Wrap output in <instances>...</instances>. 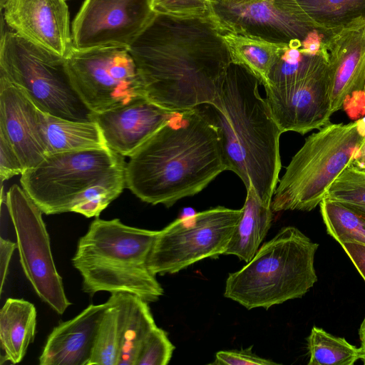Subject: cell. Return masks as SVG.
I'll list each match as a JSON object with an SVG mask.
<instances>
[{"label": "cell", "instance_id": "obj_1", "mask_svg": "<svg viewBox=\"0 0 365 365\" xmlns=\"http://www.w3.org/2000/svg\"><path fill=\"white\" fill-rule=\"evenodd\" d=\"M146 98L169 112L218 108L232 61L211 16L155 11L128 48Z\"/></svg>", "mask_w": 365, "mask_h": 365}, {"label": "cell", "instance_id": "obj_2", "mask_svg": "<svg viewBox=\"0 0 365 365\" xmlns=\"http://www.w3.org/2000/svg\"><path fill=\"white\" fill-rule=\"evenodd\" d=\"M129 158L126 187L140 200L166 207L227 170L218 127L198 107L173 112Z\"/></svg>", "mask_w": 365, "mask_h": 365}, {"label": "cell", "instance_id": "obj_3", "mask_svg": "<svg viewBox=\"0 0 365 365\" xmlns=\"http://www.w3.org/2000/svg\"><path fill=\"white\" fill-rule=\"evenodd\" d=\"M259 80L245 67L231 63L220 104L213 110L227 170L246 189L251 185L261 200L272 204L282 168L279 138L283 133L266 99Z\"/></svg>", "mask_w": 365, "mask_h": 365}, {"label": "cell", "instance_id": "obj_4", "mask_svg": "<svg viewBox=\"0 0 365 365\" xmlns=\"http://www.w3.org/2000/svg\"><path fill=\"white\" fill-rule=\"evenodd\" d=\"M124 158L108 147L47 155L21 176L22 188L46 215L98 217L125 185Z\"/></svg>", "mask_w": 365, "mask_h": 365}, {"label": "cell", "instance_id": "obj_5", "mask_svg": "<svg viewBox=\"0 0 365 365\" xmlns=\"http://www.w3.org/2000/svg\"><path fill=\"white\" fill-rule=\"evenodd\" d=\"M158 234L126 225L118 218L96 217L79 239L72 258L83 292H125L148 303L158 301L163 289L148 268Z\"/></svg>", "mask_w": 365, "mask_h": 365}, {"label": "cell", "instance_id": "obj_6", "mask_svg": "<svg viewBox=\"0 0 365 365\" xmlns=\"http://www.w3.org/2000/svg\"><path fill=\"white\" fill-rule=\"evenodd\" d=\"M318 247L297 227H282L246 265L228 275L224 296L247 309H268L303 297L317 281Z\"/></svg>", "mask_w": 365, "mask_h": 365}, {"label": "cell", "instance_id": "obj_7", "mask_svg": "<svg viewBox=\"0 0 365 365\" xmlns=\"http://www.w3.org/2000/svg\"><path fill=\"white\" fill-rule=\"evenodd\" d=\"M365 138V119L329 123L309 135L292 157L275 189L273 212L311 211L325 198Z\"/></svg>", "mask_w": 365, "mask_h": 365}, {"label": "cell", "instance_id": "obj_8", "mask_svg": "<svg viewBox=\"0 0 365 365\" xmlns=\"http://www.w3.org/2000/svg\"><path fill=\"white\" fill-rule=\"evenodd\" d=\"M0 76L45 113L75 121L93 120V113L73 86L66 58L13 31L1 33Z\"/></svg>", "mask_w": 365, "mask_h": 365}, {"label": "cell", "instance_id": "obj_9", "mask_svg": "<svg viewBox=\"0 0 365 365\" xmlns=\"http://www.w3.org/2000/svg\"><path fill=\"white\" fill-rule=\"evenodd\" d=\"M242 210L217 206L178 218L158 231L148 259L156 275L175 274L205 258L224 255Z\"/></svg>", "mask_w": 365, "mask_h": 365}, {"label": "cell", "instance_id": "obj_10", "mask_svg": "<svg viewBox=\"0 0 365 365\" xmlns=\"http://www.w3.org/2000/svg\"><path fill=\"white\" fill-rule=\"evenodd\" d=\"M66 59L73 86L93 113L146 98L135 61L125 48L73 46Z\"/></svg>", "mask_w": 365, "mask_h": 365}, {"label": "cell", "instance_id": "obj_11", "mask_svg": "<svg viewBox=\"0 0 365 365\" xmlns=\"http://www.w3.org/2000/svg\"><path fill=\"white\" fill-rule=\"evenodd\" d=\"M5 204L14 227L25 276L40 299L57 314H63L71 302L54 263L43 212L17 185L6 192Z\"/></svg>", "mask_w": 365, "mask_h": 365}, {"label": "cell", "instance_id": "obj_12", "mask_svg": "<svg viewBox=\"0 0 365 365\" xmlns=\"http://www.w3.org/2000/svg\"><path fill=\"white\" fill-rule=\"evenodd\" d=\"M154 14L153 0H84L71 24L73 46L128 50Z\"/></svg>", "mask_w": 365, "mask_h": 365}, {"label": "cell", "instance_id": "obj_13", "mask_svg": "<svg viewBox=\"0 0 365 365\" xmlns=\"http://www.w3.org/2000/svg\"><path fill=\"white\" fill-rule=\"evenodd\" d=\"M209 10L221 31L291 47L301 48L307 34L317 29L284 0H210Z\"/></svg>", "mask_w": 365, "mask_h": 365}, {"label": "cell", "instance_id": "obj_14", "mask_svg": "<svg viewBox=\"0 0 365 365\" xmlns=\"http://www.w3.org/2000/svg\"><path fill=\"white\" fill-rule=\"evenodd\" d=\"M264 88L265 99L283 133L304 135L330 123L332 73L328 62L304 78L269 83Z\"/></svg>", "mask_w": 365, "mask_h": 365}, {"label": "cell", "instance_id": "obj_15", "mask_svg": "<svg viewBox=\"0 0 365 365\" xmlns=\"http://www.w3.org/2000/svg\"><path fill=\"white\" fill-rule=\"evenodd\" d=\"M6 25L25 40L66 58L73 47L66 0H8Z\"/></svg>", "mask_w": 365, "mask_h": 365}, {"label": "cell", "instance_id": "obj_16", "mask_svg": "<svg viewBox=\"0 0 365 365\" xmlns=\"http://www.w3.org/2000/svg\"><path fill=\"white\" fill-rule=\"evenodd\" d=\"M322 49L332 73L331 112L365 88V19L331 31Z\"/></svg>", "mask_w": 365, "mask_h": 365}, {"label": "cell", "instance_id": "obj_17", "mask_svg": "<svg viewBox=\"0 0 365 365\" xmlns=\"http://www.w3.org/2000/svg\"><path fill=\"white\" fill-rule=\"evenodd\" d=\"M146 98L102 113H93L107 146L131 156L171 115Z\"/></svg>", "mask_w": 365, "mask_h": 365}, {"label": "cell", "instance_id": "obj_18", "mask_svg": "<svg viewBox=\"0 0 365 365\" xmlns=\"http://www.w3.org/2000/svg\"><path fill=\"white\" fill-rule=\"evenodd\" d=\"M36 108L20 88L0 76V132L9 139L24 171L47 156L38 135Z\"/></svg>", "mask_w": 365, "mask_h": 365}, {"label": "cell", "instance_id": "obj_19", "mask_svg": "<svg viewBox=\"0 0 365 365\" xmlns=\"http://www.w3.org/2000/svg\"><path fill=\"white\" fill-rule=\"evenodd\" d=\"M107 302L91 304L74 318L60 323L48 335L41 365H88Z\"/></svg>", "mask_w": 365, "mask_h": 365}, {"label": "cell", "instance_id": "obj_20", "mask_svg": "<svg viewBox=\"0 0 365 365\" xmlns=\"http://www.w3.org/2000/svg\"><path fill=\"white\" fill-rule=\"evenodd\" d=\"M39 138L46 155L108 147L98 123L75 121L36 109Z\"/></svg>", "mask_w": 365, "mask_h": 365}, {"label": "cell", "instance_id": "obj_21", "mask_svg": "<svg viewBox=\"0 0 365 365\" xmlns=\"http://www.w3.org/2000/svg\"><path fill=\"white\" fill-rule=\"evenodd\" d=\"M36 309L23 299L8 298L0 311V341L4 361L17 364L22 361L35 338Z\"/></svg>", "mask_w": 365, "mask_h": 365}, {"label": "cell", "instance_id": "obj_22", "mask_svg": "<svg viewBox=\"0 0 365 365\" xmlns=\"http://www.w3.org/2000/svg\"><path fill=\"white\" fill-rule=\"evenodd\" d=\"M240 219L224 255H235L245 262L255 256L273 219L271 205L264 202L252 185L247 188Z\"/></svg>", "mask_w": 365, "mask_h": 365}, {"label": "cell", "instance_id": "obj_23", "mask_svg": "<svg viewBox=\"0 0 365 365\" xmlns=\"http://www.w3.org/2000/svg\"><path fill=\"white\" fill-rule=\"evenodd\" d=\"M302 20L324 31L365 19V0H284Z\"/></svg>", "mask_w": 365, "mask_h": 365}, {"label": "cell", "instance_id": "obj_24", "mask_svg": "<svg viewBox=\"0 0 365 365\" xmlns=\"http://www.w3.org/2000/svg\"><path fill=\"white\" fill-rule=\"evenodd\" d=\"M221 35L232 63L245 67L262 86L267 83L270 71L282 52L289 46L227 31H221Z\"/></svg>", "mask_w": 365, "mask_h": 365}, {"label": "cell", "instance_id": "obj_25", "mask_svg": "<svg viewBox=\"0 0 365 365\" xmlns=\"http://www.w3.org/2000/svg\"><path fill=\"white\" fill-rule=\"evenodd\" d=\"M123 307L121 345L118 365H136L144 342L157 326L148 303L120 292Z\"/></svg>", "mask_w": 365, "mask_h": 365}, {"label": "cell", "instance_id": "obj_26", "mask_svg": "<svg viewBox=\"0 0 365 365\" xmlns=\"http://www.w3.org/2000/svg\"><path fill=\"white\" fill-rule=\"evenodd\" d=\"M122 323L120 292L111 293L98 327L88 365H118Z\"/></svg>", "mask_w": 365, "mask_h": 365}, {"label": "cell", "instance_id": "obj_27", "mask_svg": "<svg viewBox=\"0 0 365 365\" xmlns=\"http://www.w3.org/2000/svg\"><path fill=\"white\" fill-rule=\"evenodd\" d=\"M307 348L309 365H353L361 356L360 348L315 326L307 337Z\"/></svg>", "mask_w": 365, "mask_h": 365}, {"label": "cell", "instance_id": "obj_28", "mask_svg": "<svg viewBox=\"0 0 365 365\" xmlns=\"http://www.w3.org/2000/svg\"><path fill=\"white\" fill-rule=\"evenodd\" d=\"M327 234L340 245H365V219L344 205L324 198L319 204Z\"/></svg>", "mask_w": 365, "mask_h": 365}, {"label": "cell", "instance_id": "obj_29", "mask_svg": "<svg viewBox=\"0 0 365 365\" xmlns=\"http://www.w3.org/2000/svg\"><path fill=\"white\" fill-rule=\"evenodd\" d=\"M325 198L338 202L365 219V171L349 165L336 178Z\"/></svg>", "mask_w": 365, "mask_h": 365}, {"label": "cell", "instance_id": "obj_30", "mask_svg": "<svg viewBox=\"0 0 365 365\" xmlns=\"http://www.w3.org/2000/svg\"><path fill=\"white\" fill-rule=\"evenodd\" d=\"M175 348L168 333L156 326L144 342L136 365H167Z\"/></svg>", "mask_w": 365, "mask_h": 365}, {"label": "cell", "instance_id": "obj_31", "mask_svg": "<svg viewBox=\"0 0 365 365\" xmlns=\"http://www.w3.org/2000/svg\"><path fill=\"white\" fill-rule=\"evenodd\" d=\"M210 364L215 365H276L272 360L262 358L252 351V347L240 350L220 351Z\"/></svg>", "mask_w": 365, "mask_h": 365}, {"label": "cell", "instance_id": "obj_32", "mask_svg": "<svg viewBox=\"0 0 365 365\" xmlns=\"http://www.w3.org/2000/svg\"><path fill=\"white\" fill-rule=\"evenodd\" d=\"M24 170L21 160L7 137L0 132V177L1 182L14 175L22 174Z\"/></svg>", "mask_w": 365, "mask_h": 365}, {"label": "cell", "instance_id": "obj_33", "mask_svg": "<svg viewBox=\"0 0 365 365\" xmlns=\"http://www.w3.org/2000/svg\"><path fill=\"white\" fill-rule=\"evenodd\" d=\"M330 32L317 29L310 31L302 41L301 49L312 55L319 53L322 50L323 43Z\"/></svg>", "mask_w": 365, "mask_h": 365}, {"label": "cell", "instance_id": "obj_34", "mask_svg": "<svg viewBox=\"0 0 365 365\" xmlns=\"http://www.w3.org/2000/svg\"><path fill=\"white\" fill-rule=\"evenodd\" d=\"M16 248V243L3 237L0 238L1 293L3 292L10 261Z\"/></svg>", "mask_w": 365, "mask_h": 365}, {"label": "cell", "instance_id": "obj_35", "mask_svg": "<svg viewBox=\"0 0 365 365\" xmlns=\"http://www.w3.org/2000/svg\"><path fill=\"white\" fill-rule=\"evenodd\" d=\"M341 246L365 281V245L345 242Z\"/></svg>", "mask_w": 365, "mask_h": 365}, {"label": "cell", "instance_id": "obj_36", "mask_svg": "<svg viewBox=\"0 0 365 365\" xmlns=\"http://www.w3.org/2000/svg\"><path fill=\"white\" fill-rule=\"evenodd\" d=\"M351 165L365 171V138L359 148Z\"/></svg>", "mask_w": 365, "mask_h": 365}, {"label": "cell", "instance_id": "obj_37", "mask_svg": "<svg viewBox=\"0 0 365 365\" xmlns=\"http://www.w3.org/2000/svg\"><path fill=\"white\" fill-rule=\"evenodd\" d=\"M359 338L361 341V359L363 361L364 364L365 365V317L361 324V327L359 328Z\"/></svg>", "mask_w": 365, "mask_h": 365}, {"label": "cell", "instance_id": "obj_38", "mask_svg": "<svg viewBox=\"0 0 365 365\" xmlns=\"http://www.w3.org/2000/svg\"><path fill=\"white\" fill-rule=\"evenodd\" d=\"M8 0H0V7L1 9L3 8L4 4L7 2Z\"/></svg>", "mask_w": 365, "mask_h": 365}, {"label": "cell", "instance_id": "obj_39", "mask_svg": "<svg viewBox=\"0 0 365 365\" xmlns=\"http://www.w3.org/2000/svg\"><path fill=\"white\" fill-rule=\"evenodd\" d=\"M364 91H365V88H364Z\"/></svg>", "mask_w": 365, "mask_h": 365}, {"label": "cell", "instance_id": "obj_40", "mask_svg": "<svg viewBox=\"0 0 365 365\" xmlns=\"http://www.w3.org/2000/svg\"><path fill=\"white\" fill-rule=\"evenodd\" d=\"M66 1H68V0H66Z\"/></svg>", "mask_w": 365, "mask_h": 365}, {"label": "cell", "instance_id": "obj_41", "mask_svg": "<svg viewBox=\"0 0 365 365\" xmlns=\"http://www.w3.org/2000/svg\"><path fill=\"white\" fill-rule=\"evenodd\" d=\"M364 93H365V91H364Z\"/></svg>", "mask_w": 365, "mask_h": 365}]
</instances>
